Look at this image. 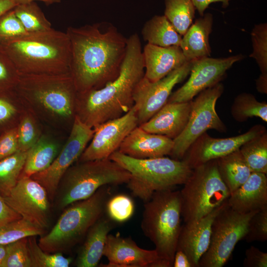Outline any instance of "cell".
<instances>
[{"mask_svg": "<svg viewBox=\"0 0 267 267\" xmlns=\"http://www.w3.org/2000/svg\"><path fill=\"white\" fill-rule=\"evenodd\" d=\"M70 43V73L78 93L99 89L119 75L128 38L112 24L102 22L66 31Z\"/></svg>", "mask_w": 267, "mask_h": 267, "instance_id": "obj_1", "label": "cell"}, {"mask_svg": "<svg viewBox=\"0 0 267 267\" xmlns=\"http://www.w3.org/2000/svg\"><path fill=\"white\" fill-rule=\"evenodd\" d=\"M144 75L141 42L134 33L128 38L118 76L99 89L77 92L75 116L91 128L122 116L134 106V92Z\"/></svg>", "mask_w": 267, "mask_h": 267, "instance_id": "obj_2", "label": "cell"}, {"mask_svg": "<svg viewBox=\"0 0 267 267\" xmlns=\"http://www.w3.org/2000/svg\"><path fill=\"white\" fill-rule=\"evenodd\" d=\"M20 75L70 73V43L66 32L51 30L29 33L0 42Z\"/></svg>", "mask_w": 267, "mask_h": 267, "instance_id": "obj_3", "label": "cell"}, {"mask_svg": "<svg viewBox=\"0 0 267 267\" xmlns=\"http://www.w3.org/2000/svg\"><path fill=\"white\" fill-rule=\"evenodd\" d=\"M179 190L156 191L145 202L141 227L165 267H173L181 225Z\"/></svg>", "mask_w": 267, "mask_h": 267, "instance_id": "obj_4", "label": "cell"}, {"mask_svg": "<svg viewBox=\"0 0 267 267\" xmlns=\"http://www.w3.org/2000/svg\"><path fill=\"white\" fill-rule=\"evenodd\" d=\"M109 158L131 174L127 186L134 196L144 202L156 191L183 184L193 169L184 160L165 156L136 159L116 151Z\"/></svg>", "mask_w": 267, "mask_h": 267, "instance_id": "obj_5", "label": "cell"}, {"mask_svg": "<svg viewBox=\"0 0 267 267\" xmlns=\"http://www.w3.org/2000/svg\"><path fill=\"white\" fill-rule=\"evenodd\" d=\"M15 91L20 101L49 117H75L77 91L70 73L20 75Z\"/></svg>", "mask_w": 267, "mask_h": 267, "instance_id": "obj_6", "label": "cell"}, {"mask_svg": "<svg viewBox=\"0 0 267 267\" xmlns=\"http://www.w3.org/2000/svg\"><path fill=\"white\" fill-rule=\"evenodd\" d=\"M110 186H103L88 198L71 204L51 230L39 239L38 244L41 249L49 253H58L79 243L104 215L111 195Z\"/></svg>", "mask_w": 267, "mask_h": 267, "instance_id": "obj_7", "label": "cell"}, {"mask_svg": "<svg viewBox=\"0 0 267 267\" xmlns=\"http://www.w3.org/2000/svg\"><path fill=\"white\" fill-rule=\"evenodd\" d=\"M131 174L108 159L78 162L63 176L55 196L56 206L64 209L76 202L88 198L104 185L127 183Z\"/></svg>", "mask_w": 267, "mask_h": 267, "instance_id": "obj_8", "label": "cell"}, {"mask_svg": "<svg viewBox=\"0 0 267 267\" xmlns=\"http://www.w3.org/2000/svg\"><path fill=\"white\" fill-rule=\"evenodd\" d=\"M183 185L179 192L184 223L206 216L230 195L219 174L216 159L194 168Z\"/></svg>", "mask_w": 267, "mask_h": 267, "instance_id": "obj_9", "label": "cell"}, {"mask_svg": "<svg viewBox=\"0 0 267 267\" xmlns=\"http://www.w3.org/2000/svg\"><path fill=\"white\" fill-rule=\"evenodd\" d=\"M256 212L238 213L228 206L226 200L213 221L210 245L201 258L198 267L223 266L236 244L243 239L249 221Z\"/></svg>", "mask_w": 267, "mask_h": 267, "instance_id": "obj_10", "label": "cell"}, {"mask_svg": "<svg viewBox=\"0 0 267 267\" xmlns=\"http://www.w3.org/2000/svg\"><path fill=\"white\" fill-rule=\"evenodd\" d=\"M223 91L219 83L200 92L193 100L188 122L182 132L173 139L171 155L173 159L183 158L191 145L210 129L225 132L226 128L216 111V103Z\"/></svg>", "mask_w": 267, "mask_h": 267, "instance_id": "obj_11", "label": "cell"}, {"mask_svg": "<svg viewBox=\"0 0 267 267\" xmlns=\"http://www.w3.org/2000/svg\"><path fill=\"white\" fill-rule=\"evenodd\" d=\"M94 132L93 128L75 116L67 140L52 164L46 170L30 177L45 188L49 199L53 200L55 197L63 176L78 160L91 139Z\"/></svg>", "mask_w": 267, "mask_h": 267, "instance_id": "obj_12", "label": "cell"}, {"mask_svg": "<svg viewBox=\"0 0 267 267\" xmlns=\"http://www.w3.org/2000/svg\"><path fill=\"white\" fill-rule=\"evenodd\" d=\"M191 66L192 61H187L165 77L154 82L143 77L136 85L133 94L138 126L149 120L167 103L175 86L189 75Z\"/></svg>", "mask_w": 267, "mask_h": 267, "instance_id": "obj_13", "label": "cell"}, {"mask_svg": "<svg viewBox=\"0 0 267 267\" xmlns=\"http://www.w3.org/2000/svg\"><path fill=\"white\" fill-rule=\"evenodd\" d=\"M5 202L21 218L44 230L48 226L49 198L45 188L31 177H20Z\"/></svg>", "mask_w": 267, "mask_h": 267, "instance_id": "obj_14", "label": "cell"}, {"mask_svg": "<svg viewBox=\"0 0 267 267\" xmlns=\"http://www.w3.org/2000/svg\"><path fill=\"white\" fill-rule=\"evenodd\" d=\"M244 56L239 54L222 58L205 57L191 61L192 66L188 80L172 93L167 103L183 102L192 100L202 91L222 81L227 71Z\"/></svg>", "mask_w": 267, "mask_h": 267, "instance_id": "obj_15", "label": "cell"}, {"mask_svg": "<svg viewBox=\"0 0 267 267\" xmlns=\"http://www.w3.org/2000/svg\"><path fill=\"white\" fill-rule=\"evenodd\" d=\"M138 126L136 109L134 105L122 116L108 120L94 127L90 143L77 161L109 158L113 153L118 151L129 133Z\"/></svg>", "mask_w": 267, "mask_h": 267, "instance_id": "obj_16", "label": "cell"}, {"mask_svg": "<svg viewBox=\"0 0 267 267\" xmlns=\"http://www.w3.org/2000/svg\"><path fill=\"white\" fill-rule=\"evenodd\" d=\"M266 132L264 126L255 125L243 134L228 138H214L204 133L191 145L184 160L193 169L238 150L244 143Z\"/></svg>", "mask_w": 267, "mask_h": 267, "instance_id": "obj_17", "label": "cell"}, {"mask_svg": "<svg viewBox=\"0 0 267 267\" xmlns=\"http://www.w3.org/2000/svg\"><path fill=\"white\" fill-rule=\"evenodd\" d=\"M108 260L103 267H165L156 251L140 248L131 238L108 234L103 251Z\"/></svg>", "mask_w": 267, "mask_h": 267, "instance_id": "obj_18", "label": "cell"}, {"mask_svg": "<svg viewBox=\"0 0 267 267\" xmlns=\"http://www.w3.org/2000/svg\"><path fill=\"white\" fill-rule=\"evenodd\" d=\"M225 201L203 218L181 225L177 250L182 251L187 256L191 267H198L201 258L208 250L213 221Z\"/></svg>", "mask_w": 267, "mask_h": 267, "instance_id": "obj_19", "label": "cell"}, {"mask_svg": "<svg viewBox=\"0 0 267 267\" xmlns=\"http://www.w3.org/2000/svg\"><path fill=\"white\" fill-rule=\"evenodd\" d=\"M173 146V139L148 133L137 126L126 136L118 151L134 158L148 159L170 155Z\"/></svg>", "mask_w": 267, "mask_h": 267, "instance_id": "obj_20", "label": "cell"}, {"mask_svg": "<svg viewBox=\"0 0 267 267\" xmlns=\"http://www.w3.org/2000/svg\"><path fill=\"white\" fill-rule=\"evenodd\" d=\"M193 100L166 103L146 122L139 126L144 131L172 139L183 130L188 122Z\"/></svg>", "mask_w": 267, "mask_h": 267, "instance_id": "obj_21", "label": "cell"}, {"mask_svg": "<svg viewBox=\"0 0 267 267\" xmlns=\"http://www.w3.org/2000/svg\"><path fill=\"white\" fill-rule=\"evenodd\" d=\"M144 76L156 82L188 61L179 46L163 47L147 43L142 51Z\"/></svg>", "mask_w": 267, "mask_h": 267, "instance_id": "obj_22", "label": "cell"}, {"mask_svg": "<svg viewBox=\"0 0 267 267\" xmlns=\"http://www.w3.org/2000/svg\"><path fill=\"white\" fill-rule=\"evenodd\" d=\"M267 174L252 172L247 180L231 193L227 199L232 210L247 214L267 207Z\"/></svg>", "mask_w": 267, "mask_h": 267, "instance_id": "obj_23", "label": "cell"}, {"mask_svg": "<svg viewBox=\"0 0 267 267\" xmlns=\"http://www.w3.org/2000/svg\"><path fill=\"white\" fill-rule=\"evenodd\" d=\"M213 24V15L205 13L196 19L182 36L179 46L188 61L211 56L209 36Z\"/></svg>", "mask_w": 267, "mask_h": 267, "instance_id": "obj_24", "label": "cell"}, {"mask_svg": "<svg viewBox=\"0 0 267 267\" xmlns=\"http://www.w3.org/2000/svg\"><path fill=\"white\" fill-rule=\"evenodd\" d=\"M113 221L103 215L89 228L76 261L78 267H96L102 256L107 235L114 226Z\"/></svg>", "mask_w": 267, "mask_h": 267, "instance_id": "obj_25", "label": "cell"}, {"mask_svg": "<svg viewBox=\"0 0 267 267\" xmlns=\"http://www.w3.org/2000/svg\"><path fill=\"white\" fill-rule=\"evenodd\" d=\"M58 153L59 146L55 141L45 135L40 136L35 144L27 151L20 177H30L35 174L46 170Z\"/></svg>", "mask_w": 267, "mask_h": 267, "instance_id": "obj_26", "label": "cell"}, {"mask_svg": "<svg viewBox=\"0 0 267 267\" xmlns=\"http://www.w3.org/2000/svg\"><path fill=\"white\" fill-rule=\"evenodd\" d=\"M216 161L220 177L230 194L244 183L252 173L239 149Z\"/></svg>", "mask_w": 267, "mask_h": 267, "instance_id": "obj_27", "label": "cell"}, {"mask_svg": "<svg viewBox=\"0 0 267 267\" xmlns=\"http://www.w3.org/2000/svg\"><path fill=\"white\" fill-rule=\"evenodd\" d=\"M141 34L148 44L163 47L180 46L182 39L164 15H155L147 21Z\"/></svg>", "mask_w": 267, "mask_h": 267, "instance_id": "obj_28", "label": "cell"}, {"mask_svg": "<svg viewBox=\"0 0 267 267\" xmlns=\"http://www.w3.org/2000/svg\"><path fill=\"white\" fill-rule=\"evenodd\" d=\"M27 151L18 150L0 160V195L6 196L17 183L24 167Z\"/></svg>", "mask_w": 267, "mask_h": 267, "instance_id": "obj_29", "label": "cell"}, {"mask_svg": "<svg viewBox=\"0 0 267 267\" xmlns=\"http://www.w3.org/2000/svg\"><path fill=\"white\" fill-rule=\"evenodd\" d=\"M164 15L183 36L193 22L196 8L191 0H165Z\"/></svg>", "mask_w": 267, "mask_h": 267, "instance_id": "obj_30", "label": "cell"}, {"mask_svg": "<svg viewBox=\"0 0 267 267\" xmlns=\"http://www.w3.org/2000/svg\"><path fill=\"white\" fill-rule=\"evenodd\" d=\"M239 151L251 172L267 174V132L244 143Z\"/></svg>", "mask_w": 267, "mask_h": 267, "instance_id": "obj_31", "label": "cell"}, {"mask_svg": "<svg viewBox=\"0 0 267 267\" xmlns=\"http://www.w3.org/2000/svg\"><path fill=\"white\" fill-rule=\"evenodd\" d=\"M231 114L238 122H242L248 118L257 117L267 122V103L258 101L253 94L242 93L234 100Z\"/></svg>", "mask_w": 267, "mask_h": 267, "instance_id": "obj_32", "label": "cell"}, {"mask_svg": "<svg viewBox=\"0 0 267 267\" xmlns=\"http://www.w3.org/2000/svg\"><path fill=\"white\" fill-rule=\"evenodd\" d=\"M13 10L28 33L45 32L52 29L51 24L35 1L17 5Z\"/></svg>", "mask_w": 267, "mask_h": 267, "instance_id": "obj_33", "label": "cell"}, {"mask_svg": "<svg viewBox=\"0 0 267 267\" xmlns=\"http://www.w3.org/2000/svg\"><path fill=\"white\" fill-rule=\"evenodd\" d=\"M44 230L21 218L0 226V244L7 245L20 239L43 235Z\"/></svg>", "mask_w": 267, "mask_h": 267, "instance_id": "obj_34", "label": "cell"}, {"mask_svg": "<svg viewBox=\"0 0 267 267\" xmlns=\"http://www.w3.org/2000/svg\"><path fill=\"white\" fill-rule=\"evenodd\" d=\"M35 236L28 237V244L32 267H68L72 262L60 252L49 253L39 246Z\"/></svg>", "mask_w": 267, "mask_h": 267, "instance_id": "obj_35", "label": "cell"}, {"mask_svg": "<svg viewBox=\"0 0 267 267\" xmlns=\"http://www.w3.org/2000/svg\"><path fill=\"white\" fill-rule=\"evenodd\" d=\"M253 51L249 55L256 60L262 75H267V24H256L251 33Z\"/></svg>", "mask_w": 267, "mask_h": 267, "instance_id": "obj_36", "label": "cell"}, {"mask_svg": "<svg viewBox=\"0 0 267 267\" xmlns=\"http://www.w3.org/2000/svg\"><path fill=\"white\" fill-rule=\"evenodd\" d=\"M134 205L132 198L124 194H118L110 197L105 207L107 216L113 222H124L133 215Z\"/></svg>", "mask_w": 267, "mask_h": 267, "instance_id": "obj_37", "label": "cell"}, {"mask_svg": "<svg viewBox=\"0 0 267 267\" xmlns=\"http://www.w3.org/2000/svg\"><path fill=\"white\" fill-rule=\"evenodd\" d=\"M18 150L27 151L40 137L39 130L34 116L25 113L20 117L17 125Z\"/></svg>", "mask_w": 267, "mask_h": 267, "instance_id": "obj_38", "label": "cell"}, {"mask_svg": "<svg viewBox=\"0 0 267 267\" xmlns=\"http://www.w3.org/2000/svg\"><path fill=\"white\" fill-rule=\"evenodd\" d=\"M1 267H32L28 237L7 244L6 255Z\"/></svg>", "mask_w": 267, "mask_h": 267, "instance_id": "obj_39", "label": "cell"}, {"mask_svg": "<svg viewBox=\"0 0 267 267\" xmlns=\"http://www.w3.org/2000/svg\"><path fill=\"white\" fill-rule=\"evenodd\" d=\"M20 74L0 46V95L15 92Z\"/></svg>", "mask_w": 267, "mask_h": 267, "instance_id": "obj_40", "label": "cell"}, {"mask_svg": "<svg viewBox=\"0 0 267 267\" xmlns=\"http://www.w3.org/2000/svg\"><path fill=\"white\" fill-rule=\"evenodd\" d=\"M19 100L16 91L0 95V134L5 131L16 126L19 111L17 101Z\"/></svg>", "mask_w": 267, "mask_h": 267, "instance_id": "obj_41", "label": "cell"}, {"mask_svg": "<svg viewBox=\"0 0 267 267\" xmlns=\"http://www.w3.org/2000/svg\"><path fill=\"white\" fill-rule=\"evenodd\" d=\"M28 33L13 9L0 16V42L14 39Z\"/></svg>", "mask_w": 267, "mask_h": 267, "instance_id": "obj_42", "label": "cell"}, {"mask_svg": "<svg viewBox=\"0 0 267 267\" xmlns=\"http://www.w3.org/2000/svg\"><path fill=\"white\" fill-rule=\"evenodd\" d=\"M247 242L267 240V207L257 211L249 221L243 239Z\"/></svg>", "mask_w": 267, "mask_h": 267, "instance_id": "obj_43", "label": "cell"}, {"mask_svg": "<svg viewBox=\"0 0 267 267\" xmlns=\"http://www.w3.org/2000/svg\"><path fill=\"white\" fill-rule=\"evenodd\" d=\"M18 150L17 125L0 134V160Z\"/></svg>", "mask_w": 267, "mask_h": 267, "instance_id": "obj_44", "label": "cell"}, {"mask_svg": "<svg viewBox=\"0 0 267 267\" xmlns=\"http://www.w3.org/2000/svg\"><path fill=\"white\" fill-rule=\"evenodd\" d=\"M243 260L245 267H267V253L261 251L255 246H251L245 251Z\"/></svg>", "mask_w": 267, "mask_h": 267, "instance_id": "obj_45", "label": "cell"}, {"mask_svg": "<svg viewBox=\"0 0 267 267\" xmlns=\"http://www.w3.org/2000/svg\"><path fill=\"white\" fill-rule=\"evenodd\" d=\"M21 218V216L13 210L0 195V226Z\"/></svg>", "mask_w": 267, "mask_h": 267, "instance_id": "obj_46", "label": "cell"}, {"mask_svg": "<svg viewBox=\"0 0 267 267\" xmlns=\"http://www.w3.org/2000/svg\"><path fill=\"white\" fill-rule=\"evenodd\" d=\"M230 0H191L196 9L198 11L199 15L203 16L205 10L209 7V5L215 2H221L222 3L223 7H226L229 4Z\"/></svg>", "mask_w": 267, "mask_h": 267, "instance_id": "obj_47", "label": "cell"}, {"mask_svg": "<svg viewBox=\"0 0 267 267\" xmlns=\"http://www.w3.org/2000/svg\"><path fill=\"white\" fill-rule=\"evenodd\" d=\"M174 267H191L187 256L181 251L177 250L174 259Z\"/></svg>", "mask_w": 267, "mask_h": 267, "instance_id": "obj_48", "label": "cell"}, {"mask_svg": "<svg viewBox=\"0 0 267 267\" xmlns=\"http://www.w3.org/2000/svg\"><path fill=\"white\" fill-rule=\"evenodd\" d=\"M256 87L258 91L262 93L267 92V75L261 74L256 81Z\"/></svg>", "mask_w": 267, "mask_h": 267, "instance_id": "obj_49", "label": "cell"}, {"mask_svg": "<svg viewBox=\"0 0 267 267\" xmlns=\"http://www.w3.org/2000/svg\"><path fill=\"white\" fill-rule=\"evenodd\" d=\"M17 5L14 0H0V16Z\"/></svg>", "mask_w": 267, "mask_h": 267, "instance_id": "obj_50", "label": "cell"}, {"mask_svg": "<svg viewBox=\"0 0 267 267\" xmlns=\"http://www.w3.org/2000/svg\"><path fill=\"white\" fill-rule=\"evenodd\" d=\"M36 0L42 1L45 3L46 5L60 3L61 1V0H14L16 5L28 3Z\"/></svg>", "mask_w": 267, "mask_h": 267, "instance_id": "obj_51", "label": "cell"}, {"mask_svg": "<svg viewBox=\"0 0 267 267\" xmlns=\"http://www.w3.org/2000/svg\"><path fill=\"white\" fill-rule=\"evenodd\" d=\"M7 245L0 244V267H1L2 263L6 255Z\"/></svg>", "mask_w": 267, "mask_h": 267, "instance_id": "obj_52", "label": "cell"}]
</instances>
